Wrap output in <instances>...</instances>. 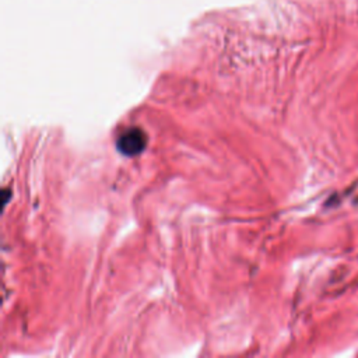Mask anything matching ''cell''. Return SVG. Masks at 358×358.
I'll list each match as a JSON object with an SVG mask.
<instances>
[{
  "instance_id": "6da1fadb",
  "label": "cell",
  "mask_w": 358,
  "mask_h": 358,
  "mask_svg": "<svg viewBox=\"0 0 358 358\" xmlns=\"http://www.w3.org/2000/svg\"><path fill=\"white\" fill-rule=\"evenodd\" d=\"M147 145V136L138 127H129L123 130L116 138V148L126 157H136L144 151Z\"/></svg>"
}]
</instances>
